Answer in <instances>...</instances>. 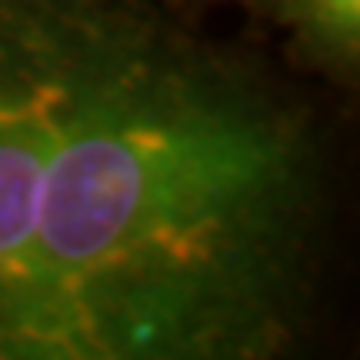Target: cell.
<instances>
[{
    "label": "cell",
    "instance_id": "cell-1",
    "mask_svg": "<svg viewBox=\"0 0 360 360\" xmlns=\"http://www.w3.org/2000/svg\"><path fill=\"white\" fill-rule=\"evenodd\" d=\"M290 143V87L191 0H0V360L214 357Z\"/></svg>",
    "mask_w": 360,
    "mask_h": 360
},
{
    "label": "cell",
    "instance_id": "cell-2",
    "mask_svg": "<svg viewBox=\"0 0 360 360\" xmlns=\"http://www.w3.org/2000/svg\"><path fill=\"white\" fill-rule=\"evenodd\" d=\"M274 24L290 30L300 51L334 70L360 57V0H257Z\"/></svg>",
    "mask_w": 360,
    "mask_h": 360
}]
</instances>
